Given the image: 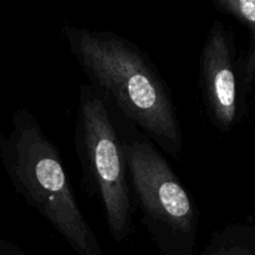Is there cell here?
Here are the masks:
<instances>
[{
	"label": "cell",
	"mask_w": 255,
	"mask_h": 255,
	"mask_svg": "<svg viewBox=\"0 0 255 255\" xmlns=\"http://www.w3.org/2000/svg\"><path fill=\"white\" fill-rule=\"evenodd\" d=\"M61 35L90 85L134 128L179 159L183 132L171 91L148 56L109 30L64 24Z\"/></svg>",
	"instance_id": "6da1fadb"
},
{
	"label": "cell",
	"mask_w": 255,
	"mask_h": 255,
	"mask_svg": "<svg viewBox=\"0 0 255 255\" xmlns=\"http://www.w3.org/2000/svg\"><path fill=\"white\" fill-rule=\"evenodd\" d=\"M74 141L84 191L99 199L110 234L122 243L133 231L128 164L111 106L90 84L80 87Z\"/></svg>",
	"instance_id": "7a4b0ae2"
},
{
	"label": "cell",
	"mask_w": 255,
	"mask_h": 255,
	"mask_svg": "<svg viewBox=\"0 0 255 255\" xmlns=\"http://www.w3.org/2000/svg\"><path fill=\"white\" fill-rule=\"evenodd\" d=\"M136 131L122 141L142 224L164 255H192L199 232L198 208L166 157Z\"/></svg>",
	"instance_id": "3957f363"
},
{
	"label": "cell",
	"mask_w": 255,
	"mask_h": 255,
	"mask_svg": "<svg viewBox=\"0 0 255 255\" xmlns=\"http://www.w3.org/2000/svg\"><path fill=\"white\" fill-rule=\"evenodd\" d=\"M22 139V182L32 203L77 254L102 255L55 144L34 121L26 126Z\"/></svg>",
	"instance_id": "277c9868"
},
{
	"label": "cell",
	"mask_w": 255,
	"mask_h": 255,
	"mask_svg": "<svg viewBox=\"0 0 255 255\" xmlns=\"http://www.w3.org/2000/svg\"><path fill=\"white\" fill-rule=\"evenodd\" d=\"M241 60L233 31L214 20L199 55L198 85L207 117L222 133L231 132L247 115Z\"/></svg>",
	"instance_id": "5b68a950"
},
{
	"label": "cell",
	"mask_w": 255,
	"mask_h": 255,
	"mask_svg": "<svg viewBox=\"0 0 255 255\" xmlns=\"http://www.w3.org/2000/svg\"><path fill=\"white\" fill-rule=\"evenodd\" d=\"M212 5L218 12L234 17L247 27L249 45L242 57V86L246 100L255 85V0H213Z\"/></svg>",
	"instance_id": "8992f818"
},
{
	"label": "cell",
	"mask_w": 255,
	"mask_h": 255,
	"mask_svg": "<svg viewBox=\"0 0 255 255\" xmlns=\"http://www.w3.org/2000/svg\"><path fill=\"white\" fill-rule=\"evenodd\" d=\"M254 100H255V96H254Z\"/></svg>",
	"instance_id": "52a82bcc"
}]
</instances>
